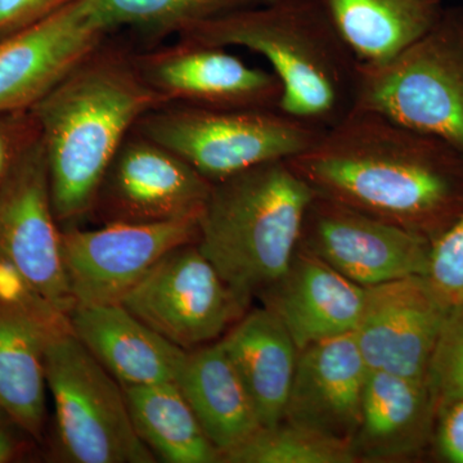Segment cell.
Returning a JSON list of instances; mask_svg holds the SVG:
<instances>
[{"instance_id": "obj_1", "label": "cell", "mask_w": 463, "mask_h": 463, "mask_svg": "<svg viewBox=\"0 0 463 463\" xmlns=\"http://www.w3.org/2000/svg\"><path fill=\"white\" fill-rule=\"evenodd\" d=\"M288 163L318 196L431 241L463 212L461 152L371 109H350Z\"/></svg>"}, {"instance_id": "obj_2", "label": "cell", "mask_w": 463, "mask_h": 463, "mask_svg": "<svg viewBox=\"0 0 463 463\" xmlns=\"http://www.w3.org/2000/svg\"><path fill=\"white\" fill-rule=\"evenodd\" d=\"M133 45L109 36L30 112L38 125L58 224L90 215L106 170L142 116L164 99L137 70Z\"/></svg>"}, {"instance_id": "obj_3", "label": "cell", "mask_w": 463, "mask_h": 463, "mask_svg": "<svg viewBox=\"0 0 463 463\" xmlns=\"http://www.w3.org/2000/svg\"><path fill=\"white\" fill-rule=\"evenodd\" d=\"M264 57L281 84L279 109L321 129L354 106L358 65L319 0H279L213 18L176 36Z\"/></svg>"}, {"instance_id": "obj_4", "label": "cell", "mask_w": 463, "mask_h": 463, "mask_svg": "<svg viewBox=\"0 0 463 463\" xmlns=\"http://www.w3.org/2000/svg\"><path fill=\"white\" fill-rule=\"evenodd\" d=\"M315 196L288 161L213 183L196 245L245 309L288 270Z\"/></svg>"}, {"instance_id": "obj_5", "label": "cell", "mask_w": 463, "mask_h": 463, "mask_svg": "<svg viewBox=\"0 0 463 463\" xmlns=\"http://www.w3.org/2000/svg\"><path fill=\"white\" fill-rule=\"evenodd\" d=\"M134 132L165 146L210 183L261 164L288 161L325 130L279 109H203L166 103L139 118Z\"/></svg>"}, {"instance_id": "obj_6", "label": "cell", "mask_w": 463, "mask_h": 463, "mask_svg": "<svg viewBox=\"0 0 463 463\" xmlns=\"http://www.w3.org/2000/svg\"><path fill=\"white\" fill-rule=\"evenodd\" d=\"M353 109L380 112L463 155V5L446 7L430 32L388 62L358 65Z\"/></svg>"}, {"instance_id": "obj_7", "label": "cell", "mask_w": 463, "mask_h": 463, "mask_svg": "<svg viewBox=\"0 0 463 463\" xmlns=\"http://www.w3.org/2000/svg\"><path fill=\"white\" fill-rule=\"evenodd\" d=\"M45 376L61 450L76 463H152L134 429L123 385L70 330L51 335Z\"/></svg>"}, {"instance_id": "obj_8", "label": "cell", "mask_w": 463, "mask_h": 463, "mask_svg": "<svg viewBox=\"0 0 463 463\" xmlns=\"http://www.w3.org/2000/svg\"><path fill=\"white\" fill-rule=\"evenodd\" d=\"M120 304L184 350L212 344L246 312L196 242L164 255Z\"/></svg>"}, {"instance_id": "obj_9", "label": "cell", "mask_w": 463, "mask_h": 463, "mask_svg": "<svg viewBox=\"0 0 463 463\" xmlns=\"http://www.w3.org/2000/svg\"><path fill=\"white\" fill-rule=\"evenodd\" d=\"M199 218L105 223L90 231L76 225L61 228L63 265L75 307L121 303L164 255L196 242Z\"/></svg>"}, {"instance_id": "obj_10", "label": "cell", "mask_w": 463, "mask_h": 463, "mask_svg": "<svg viewBox=\"0 0 463 463\" xmlns=\"http://www.w3.org/2000/svg\"><path fill=\"white\" fill-rule=\"evenodd\" d=\"M0 255L60 315L74 309L41 137L17 158L0 188Z\"/></svg>"}, {"instance_id": "obj_11", "label": "cell", "mask_w": 463, "mask_h": 463, "mask_svg": "<svg viewBox=\"0 0 463 463\" xmlns=\"http://www.w3.org/2000/svg\"><path fill=\"white\" fill-rule=\"evenodd\" d=\"M298 248L370 288L405 277H425L431 240L316 194Z\"/></svg>"}, {"instance_id": "obj_12", "label": "cell", "mask_w": 463, "mask_h": 463, "mask_svg": "<svg viewBox=\"0 0 463 463\" xmlns=\"http://www.w3.org/2000/svg\"><path fill=\"white\" fill-rule=\"evenodd\" d=\"M133 60L165 105L279 109L282 90L276 75L221 45L176 38L172 44L134 47Z\"/></svg>"}, {"instance_id": "obj_13", "label": "cell", "mask_w": 463, "mask_h": 463, "mask_svg": "<svg viewBox=\"0 0 463 463\" xmlns=\"http://www.w3.org/2000/svg\"><path fill=\"white\" fill-rule=\"evenodd\" d=\"M212 184L165 146L132 130L106 170L91 213L103 224L199 218Z\"/></svg>"}, {"instance_id": "obj_14", "label": "cell", "mask_w": 463, "mask_h": 463, "mask_svg": "<svg viewBox=\"0 0 463 463\" xmlns=\"http://www.w3.org/2000/svg\"><path fill=\"white\" fill-rule=\"evenodd\" d=\"M109 33L91 0H72L0 41V115L30 111Z\"/></svg>"}, {"instance_id": "obj_15", "label": "cell", "mask_w": 463, "mask_h": 463, "mask_svg": "<svg viewBox=\"0 0 463 463\" xmlns=\"http://www.w3.org/2000/svg\"><path fill=\"white\" fill-rule=\"evenodd\" d=\"M448 310L423 276L365 288L354 336L368 368L426 380Z\"/></svg>"}, {"instance_id": "obj_16", "label": "cell", "mask_w": 463, "mask_h": 463, "mask_svg": "<svg viewBox=\"0 0 463 463\" xmlns=\"http://www.w3.org/2000/svg\"><path fill=\"white\" fill-rule=\"evenodd\" d=\"M368 371L354 332L298 350L283 420L353 441Z\"/></svg>"}, {"instance_id": "obj_17", "label": "cell", "mask_w": 463, "mask_h": 463, "mask_svg": "<svg viewBox=\"0 0 463 463\" xmlns=\"http://www.w3.org/2000/svg\"><path fill=\"white\" fill-rule=\"evenodd\" d=\"M260 298L301 350L317 341L354 332L364 310L365 288L298 248L288 270Z\"/></svg>"}, {"instance_id": "obj_18", "label": "cell", "mask_w": 463, "mask_h": 463, "mask_svg": "<svg viewBox=\"0 0 463 463\" xmlns=\"http://www.w3.org/2000/svg\"><path fill=\"white\" fill-rule=\"evenodd\" d=\"M70 331L123 386L175 383L187 350L137 318L123 304L79 306Z\"/></svg>"}, {"instance_id": "obj_19", "label": "cell", "mask_w": 463, "mask_h": 463, "mask_svg": "<svg viewBox=\"0 0 463 463\" xmlns=\"http://www.w3.org/2000/svg\"><path fill=\"white\" fill-rule=\"evenodd\" d=\"M437 416L426 380L368 371L354 439L359 461H395L419 452Z\"/></svg>"}, {"instance_id": "obj_20", "label": "cell", "mask_w": 463, "mask_h": 463, "mask_svg": "<svg viewBox=\"0 0 463 463\" xmlns=\"http://www.w3.org/2000/svg\"><path fill=\"white\" fill-rule=\"evenodd\" d=\"M175 383L221 458L263 428L221 341L187 350Z\"/></svg>"}, {"instance_id": "obj_21", "label": "cell", "mask_w": 463, "mask_h": 463, "mask_svg": "<svg viewBox=\"0 0 463 463\" xmlns=\"http://www.w3.org/2000/svg\"><path fill=\"white\" fill-rule=\"evenodd\" d=\"M254 402L263 428L285 417L298 349L285 325L267 307L241 317L221 340Z\"/></svg>"}, {"instance_id": "obj_22", "label": "cell", "mask_w": 463, "mask_h": 463, "mask_svg": "<svg viewBox=\"0 0 463 463\" xmlns=\"http://www.w3.org/2000/svg\"><path fill=\"white\" fill-rule=\"evenodd\" d=\"M361 66L388 62L430 32L446 0H319Z\"/></svg>"}, {"instance_id": "obj_23", "label": "cell", "mask_w": 463, "mask_h": 463, "mask_svg": "<svg viewBox=\"0 0 463 463\" xmlns=\"http://www.w3.org/2000/svg\"><path fill=\"white\" fill-rule=\"evenodd\" d=\"M57 331L65 330L0 306V411L35 439L45 420V347Z\"/></svg>"}, {"instance_id": "obj_24", "label": "cell", "mask_w": 463, "mask_h": 463, "mask_svg": "<svg viewBox=\"0 0 463 463\" xmlns=\"http://www.w3.org/2000/svg\"><path fill=\"white\" fill-rule=\"evenodd\" d=\"M123 388L137 434L163 461L221 462L176 383Z\"/></svg>"}, {"instance_id": "obj_25", "label": "cell", "mask_w": 463, "mask_h": 463, "mask_svg": "<svg viewBox=\"0 0 463 463\" xmlns=\"http://www.w3.org/2000/svg\"><path fill=\"white\" fill-rule=\"evenodd\" d=\"M109 33L128 30L139 45L163 44L192 27L239 9L261 5V0H91Z\"/></svg>"}, {"instance_id": "obj_26", "label": "cell", "mask_w": 463, "mask_h": 463, "mask_svg": "<svg viewBox=\"0 0 463 463\" xmlns=\"http://www.w3.org/2000/svg\"><path fill=\"white\" fill-rule=\"evenodd\" d=\"M227 463H354L352 440L282 420L222 455Z\"/></svg>"}, {"instance_id": "obj_27", "label": "cell", "mask_w": 463, "mask_h": 463, "mask_svg": "<svg viewBox=\"0 0 463 463\" xmlns=\"http://www.w3.org/2000/svg\"><path fill=\"white\" fill-rule=\"evenodd\" d=\"M426 383L437 414L463 398V306L448 310L429 364Z\"/></svg>"}, {"instance_id": "obj_28", "label": "cell", "mask_w": 463, "mask_h": 463, "mask_svg": "<svg viewBox=\"0 0 463 463\" xmlns=\"http://www.w3.org/2000/svg\"><path fill=\"white\" fill-rule=\"evenodd\" d=\"M425 279L444 306H463V212L431 241Z\"/></svg>"}, {"instance_id": "obj_29", "label": "cell", "mask_w": 463, "mask_h": 463, "mask_svg": "<svg viewBox=\"0 0 463 463\" xmlns=\"http://www.w3.org/2000/svg\"><path fill=\"white\" fill-rule=\"evenodd\" d=\"M38 125L32 112L0 115V188L17 158L38 141Z\"/></svg>"}, {"instance_id": "obj_30", "label": "cell", "mask_w": 463, "mask_h": 463, "mask_svg": "<svg viewBox=\"0 0 463 463\" xmlns=\"http://www.w3.org/2000/svg\"><path fill=\"white\" fill-rule=\"evenodd\" d=\"M72 0H0V41L50 16Z\"/></svg>"}, {"instance_id": "obj_31", "label": "cell", "mask_w": 463, "mask_h": 463, "mask_svg": "<svg viewBox=\"0 0 463 463\" xmlns=\"http://www.w3.org/2000/svg\"><path fill=\"white\" fill-rule=\"evenodd\" d=\"M438 416L439 452L448 462L463 463V398L448 405Z\"/></svg>"}, {"instance_id": "obj_32", "label": "cell", "mask_w": 463, "mask_h": 463, "mask_svg": "<svg viewBox=\"0 0 463 463\" xmlns=\"http://www.w3.org/2000/svg\"><path fill=\"white\" fill-rule=\"evenodd\" d=\"M16 452V443L8 429L0 422V463L11 461Z\"/></svg>"}, {"instance_id": "obj_33", "label": "cell", "mask_w": 463, "mask_h": 463, "mask_svg": "<svg viewBox=\"0 0 463 463\" xmlns=\"http://www.w3.org/2000/svg\"><path fill=\"white\" fill-rule=\"evenodd\" d=\"M279 2V0H261V5H267V3Z\"/></svg>"}]
</instances>
